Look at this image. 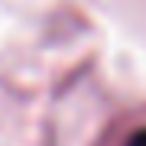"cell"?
Returning a JSON list of instances; mask_svg holds the SVG:
<instances>
[{"label":"cell","mask_w":146,"mask_h":146,"mask_svg":"<svg viewBox=\"0 0 146 146\" xmlns=\"http://www.w3.org/2000/svg\"><path fill=\"white\" fill-rule=\"evenodd\" d=\"M98 146H146V104H136L114 117Z\"/></svg>","instance_id":"obj_1"}]
</instances>
